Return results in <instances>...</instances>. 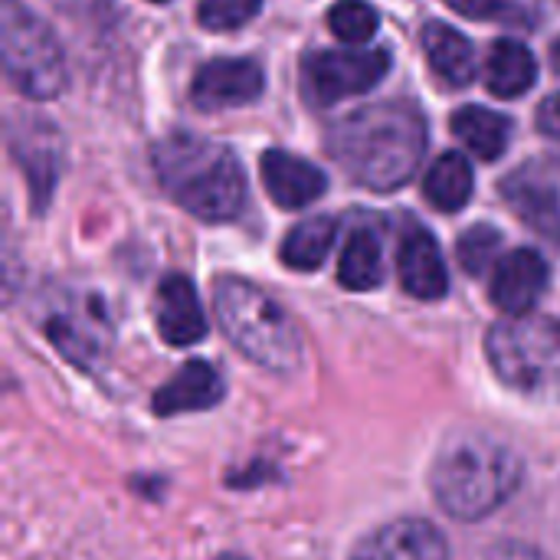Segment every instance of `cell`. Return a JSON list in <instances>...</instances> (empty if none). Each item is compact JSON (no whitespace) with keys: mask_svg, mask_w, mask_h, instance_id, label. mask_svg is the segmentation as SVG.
Listing matches in <instances>:
<instances>
[{"mask_svg":"<svg viewBox=\"0 0 560 560\" xmlns=\"http://www.w3.org/2000/svg\"><path fill=\"white\" fill-rule=\"evenodd\" d=\"M341 171L377 194L400 190L427 151V118L410 102H374L348 112L325 138Z\"/></svg>","mask_w":560,"mask_h":560,"instance_id":"obj_1","label":"cell"},{"mask_svg":"<svg viewBox=\"0 0 560 560\" xmlns=\"http://www.w3.org/2000/svg\"><path fill=\"white\" fill-rule=\"evenodd\" d=\"M151 167L164 194L203 223H230L246 207V174L223 141L174 131L151 148Z\"/></svg>","mask_w":560,"mask_h":560,"instance_id":"obj_2","label":"cell"},{"mask_svg":"<svg viewBox=\"0 0 560 560\" xmlns=\"http://www.w3.org/2000/svg\"><path fill=\"white\" fill-rule=\"evenodd\" d=\"M522 459L509 446L472 436L443 450L430 482L443 512L459 522H479L499 512L522 489Z\"/></svg>","mask_w":560,"mask_h":560,"instance_id":"obj_3","label":"cell"},{"mask_svg":"<svg viewBox=\"0 0 560 560\" xmlns=\"http://www.w3.org/2000/svg\"><path fill=\"white\" fill-rule=\"evenodd\" d=\"M213 312L223 335L253 364L282 377L302 368L299 325L266 289L236 276H223L213 285Z\"/></svg>","mask_w":560,"mask_h":560,"instance_id":"obj_4","label":"cell"},{"mask_svg":"<svg viewBox=\"0 0 560 560\" xmlns=\"http://www.w3.org/2000/svg\"><path fill=\"white\" fill-rule=\"evenodd\" d=\"M486 354L495 377L538 404H560V322L518 315L492 325Z\"/></svg>","mask_w":560,"mask_h":560,"instance_id":"obj_5","label":"cell"},{"mask_svg":"<svg viewBox=\"0 0 560 560\" xmlns=\"http://www.w3.org/2000/svg\"><path fill=\"white\" fill-rule=\"evenodd\" d=\"M0 49L10 85L26 98L49 102L66 89L69 66L59 36L20 0H3L0 7Z\"/></svg>","mask_w":560,"mask_h":560,"instance_id":"obj_6","label":"cell"},{"mask_svg":"<svg viewBox=\"0 0 560 560\" xmlns=\"http://www.w3.org/2000/svg\"><path fill=\"white\" fill-rule=\"evenodd\" d=\"M387 69V49H315L302 59V89L315 105H335L371 92Z\"/></svg>","mask_w":560,"mask_h":560,"instance_id":"obj_7","label":"cell"},{"mask_svg":"<svg viewBox=\"0 0 560 560\" xmlns=\"http://www.w3.org/2000/svg\"><path fill=\"white\" fill-rule=\"evenodd\" d=\"M548 282H551V269H548L545 256L538 249L522 246V249H512L509 256H502L495 262L489 299L509 318L532 315V308L545 299Z\"/></svg>","mask_w":560,"mask_h":560,"instance_id":"obj_8","label":"cell"},{"mask_svg":"<svg viewBox=\"0 0 560 560\" xmlns=\"http://www.w3.org/2000/svg\"><path fill=\"white\" fill-rule=\"evenodd\" d=\"M262 89L266 79L256 59H210L194 75L190 102L200 112H220V108L256 102Z\"/></svg>","mask_w":560,"mask_h":560,"instance_id":"obj_9","label":"cell"},{"mask_svg":"<svg viewBox=\"0 0 560 560\" xmlns=\"http://www.w3.org/2000/svg\"><path fill=\"white\" fill-rule=\"evenodd\" d=\"M351 560H450V545L433 522L400 518L368 535Z\"/></svg>","mask_w":560,"mask_h":560,"instance_id":"obj_10","label":"cell"},{"mask_svg":"<svg viewBox=\"0 0 560 560\" xmlns=\"http://www.w3.org/2000/svg\"><path fill=\"white\" fill-rule=\"evenodd\" d=\"M154 322L161 338L171 348H190L207 338V315L194 282L180 272H171L158 285L154 299Z\"/></svg>","mask_w":560,"mask_h":560,"instance_id":"obj_11","label":"cell"},{"mask_svg":"<svg viewBox=\"0 0 560 560\" xmlns=\"http://www.w3.org/2000/svg\"><path fill=\"white\" fill-rule=\"evenodd\" d=\"M259 171H262V184H266L269 197L285 210H302L328 190V177L318 164H312L299 154L279 151V148L262 154Z\"/></svg>","mask_w":560,"mask_h":560,"instance_id":"obj_12","label":"cell"},{"mask_svg":"<svg viewBox=\"0 0 560 560\" xmlns=\"http://www.w3.org/2000/svg\"><path fill=\"white\" fill-rule=\"evenodd\" d=\"M397 276L407 295L420 302H436L450 292V272L446 259L440 253V243L427 230H410L397 253Z\"/></svg>","mask_w":560,"mask_h":560,"instance_id":"obj_13","label":"cell"},{"mask_svg":"<svg viewBox=\"0 0 560 560\" xmlns=\"http://www.w3.org/2000/svg\"><path fill=\"white\" fill-rule=\"evenodd\" d=\"M49 341L79 368H89L92 361H102L108 351V318L95 302H85L69 312H56L46 322Z\"/></svg>","mask_w":560,"mask_h":560,"instance_id":"obj_14","label":"cell"},{"mask_svg":"<svg viewBox=\"0 0 560 560\" xmlns=\"http://www.w3.org/2000/svg\"><path fill=\"white\" fill-rule=\"evenodd\" d=\"M502 197L525 226L560 246V194L548 177H538L535 171H515L505 177Z\"/></svg>","mask_w":560,"mask_h":560,"instance_id":"obj_15","label":"cell"},{"mask_svg":"<svg viewBox=\"0 0 560 560\" xmlns=\"http://www.w3.org/2000/svg\"><path fill=\"white\" fill-rule=\"evenodd\" d=\"M223 400V381L217 368L207 361H187L158 394H154V413L158 417H177V413H197L210 410Z\"/></svg>","mask_w":560,"mask_h":560,"instance_id":"obj_16","label":"cell"},{"mask_svg":"<svg viewBox=\"0 0 560 560\" xmlns=\"http://www.w3.org/2000/svg\"><path fill=\"white\" fill-rule=\"evenodd\" d=\"M56 128H49L46 121H39V131H13V154L33 187V207L36 213H43V207L49 203V197L56 194V180H59V158L62 151L56 148Z\"/></svg>","mask_w":560,"mask_h":560,"instance_id":"obj_17","label":"cell"},{"mask_svg":"<svg viewBox=\"0 0 560 560\" xmlns=\"http://www.w3.org/2000/svg\"><path fill=\"white\" fill-rule=\"evenodd\" d=\"M423 49H427L430 69L450 89H463V85H469L476 79V49H472L469 36H463L456 26L440 23V20L427 23Z\"/></svg>","mask_w":560,"mask_h":560,"instance_id":"obj_18","label":"cell"},{"mask_svg":"<svg viewBox=\"0 0 560 560\" xmlns=\"http://www.w3.org/2000/svg\"><path fill=\"white\" fill-rule=\"evenodd\" d=\"M538 79V59L535 52L518 39H499L486 59V85L499 98H518L525 95Z\"/></svg>","mask_w":560,"mask_h":560,"instance_id":"obj_19","label":"cell"},{"mask_svg":"<svg viewBox=\"0 0 560 560\" xmlns=\"http://www.w3.org/2000/svg\"><path fill=\"white\" fill-rule=\"evenodd\" d=\"M472 190H476V174L469 158L459 151L440 154L423 177V197L443 213H459L472 200Z\"/></svg>","mask_w":560,"mask_h":560,"instance_id":"obj_20","label":"cell"},{"mask_svg":"<svg viewBox=\"0 0 560 560\" xmlns=\"http://www.w3.org/2000/svg\"><path fill=\"white\" fill-rule=\"evenodd\" d=\"M453 135L472 151L479 161H499L509 148L512 138V121L502 112L482 108V105H466L453 115Z\"/></svg>","mask_w":560,"mask_h":560,"instance_id":"obj_21","label":"cell"},{"mask_svg":"<svg viewBox=\"0 0 560 560\" xmlns=\"http://www.w3.org/2000/svg\"><path fill=\"white\" fill-rule=\"evenodd\" d=\"M335 236H338V220L335 217L318 213V217H308V220L295 223L285 233L282 249H279L282 266H289L295 272H315L328 259V253L335 246Z\"/></svg>","mask_w":560,"mask_h":560,"instance_id":"obj_22","label":"cell"},{"mask_svg":"<svg viewBox=\"0 0 560 560\" xmlns=\"http://www.w3.org/2000/svg\"><path fill=\"white\" fill-rule=\"evenodd\" d=\"M338 282L351 292H371L384 282V253L371 230L348 236L338 262Z\"/></svg>","mask_w":560,"mask_h":560,"instance_id":"obj_23","label":"cell"},{"mask_svg":"<svg viewBox=\"0 0 560 560\" xmlns=\"http://www.w3.org/2000/svg\"><path fill=\"white\" fill-rule=\"evenodd\" d=\"M328 26L331 33L348 43V46H361L368 39H374L377 26H381V13L374 3L368 0H338L328 10Z\"/></svg>","mask_w":560,"mask_h":560,"instance_id":"obj_24","label":"cell"},{"mask_svg":"<svg viewBox=\"0 0 560 560\" xmlns=\"http://www.w3.org/2000/svg\"><path fill=\"white\" fill-rule=\"evenodd\" d=\"M499 253H502V233L489 223L469 226L456 243V259H459L463 272H469V276H486L489 269H495Z\"/></svg>","mask_w":560,"mask_h":560,"instance_id":"obj_25","label":"cell"},{"mask_svg":"<svg viewBox=\"0 0 560 560\" xmlns=\"http://www.w3.org/2000/svg\"><path fill=\"white\" fill-rule=\"evenodd\" d=\"M262 10V0H197V20L203 30L226 33L246 26Z\"/></svg>","mask_w":560,"mask_h":560,"instance_id":"obj_26","label":"cell"},{"mask_svg":"<svg viewBox=\"0 0 560 560\" xmlns=\"http://www.w3.org/2000/svg\"><path fill=\"white\" fill-rule=\"evenodd\" d=\"M459 16H469V20H492L499 13L509 10L512 0H446Z\"/></svg>","mask_w":560,"mask_h":560,"instance_id":"obj_27","label":"cell"},{"mask_svg":"<svg viewBox=\"0 0 560 560\" xmlns=\"http://www.w3.org/2000/svg\"><path fill=\"white\" fill-rule=\"evenodd\" d=\"M538 128H541V135L560 138V92L548 95V98L538 105Z\"/></svg>","mask_w":560,"mask_h":560,"instance_id":"obj_28","label":"cell"},{"mask_svg":"<svg viewBox=\"0 0 560 560\" xmlns=\"http://www.w3.org/2000/svg\"><path fill=\"white\" fill-rule=\"evenodd\" d=\"M486 560H548L541 551L528 548V545H518V541H509V545H499L495 551H489Z\"/></svg>","mask_w":560,"mask_h":560,"instance_id":"obj_29","label":"cell"},{"mask_svg":"<svg viewBox=\"0 0 560 560\" xmlns=\"http://www.w3.org/2000/svg\"><path fill=\"white\" fill-rule=\"evenodd\" d=\"M551 59H555V69L560 72V36L555 39V46H551Z\"/></svg>","mask_w":560,"mask_h":560,"instance_id":"obj_30","label":"cell"},{"mask_svg":"<svg viewBox=\"0 0 560 560\" xmlns=\"http://www.w3.org/2000/svg\"><path fill=\"white\" fill-rule=\"evenodd\" d=\"M217 560H243V558H233V555H226V558H217Z\"/></svg>","mask_w":560,"mask_h":560,"instance_id":"obj_31","label":"cell"},{"mask_svg":"<svg viewBox=\"0 0 560 560\" xmlns=\"http://www.w3.org/2000/svg\"><path fill=\"white\" fill-rule=\"evenodd\" d=\"M151 3H167V0H151Z\"/></svg>","mask_w":560,"mask_h":560,"instance_id":"obj_32","label":"cell"}]
</instances>
